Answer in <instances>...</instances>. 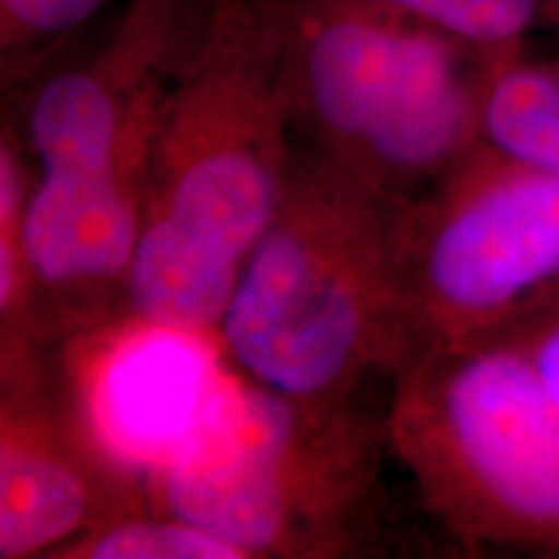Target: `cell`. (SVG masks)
Segmentation results:
<instances>
[{"label": "cell", "mask_w": 559, "mask_h": 559, "mask_svg": "<svg viewBox=\"0 0 559 559\" xmlns=\"http://www.w3.org/2000/svg\"><path fill=\"white\" fill-rule=\"evenodd\" d=\"M495 334V332H492ZM519 345L531 368L539 376L551 402L559 407V296L547 300L528 317L500 330Z\"/></svg>", "instance_id": "obj_13"}, {"label": "cell", "mask_w": 559, "mask_h": 559, "mask_svg": "<svg viewBox=\"0 0 559 559\" xmlns=\"http://www.w3.org/2000/svg\"><path fill=\"white\" fill-rule=\"evenodd\" d=\"M383 430L423 508L464 547L559 544V407L506 334L412 355Z\"/></svg>", "instance_id": "obj_5"}, {"label": "cell", "mask_w": 559, "mask_h": 559, "mask_svg": "<svg viewBox=\"0 0 559 559\" xmlns=\"http://www.w3.org/2000/svg\"><path fill=\"white\" fill-rule=\"evenodd\" d=\"M228 362L215 330L122 311L68 337V415L96 456L145 492L207 428L239 376Z\"/></svg>", "instance_id": "obj_7"}, {"label": "cell", "mask_w": 559, "mask_h": 559, "mask_svg": "<svg viewBox=\"0 0 559 559\" xmlns=\"http://www.w3.org/2000/svg\"><path fill=\"white\" fill-rule=\"evenodd\" d=\"M415 19L489 52L528 50L559 37V0H342Z\"/></svg>", "instance_id": "obj_10"}, {"label": "cell", "mask_w": 559, "mask_h": 559, "mask_svg": "<svg viewBox=\"0 0 559 559\" xmlns=\"http://www.w3.org/2000/svg\"><path fill=\"white\" fill-rule=\"evenodd\" d=\"M547 557H559V544H557V547H555V549H551V551H549V555H547Z\"/></svg>", "instance_id": "obj_14"}, {"label": "cell", "mask_w": 559, "mask_h": 559, "mask_svg": "<svg viewBox=\"0 0 559 559\" xmlns=\"http://www.w3.org/2000/svg\"><path fill=\"white\" fill-rule=\"evenodd\" d=\"M32 345L3 347L0 559H50L102 523L138 513L145 492L96 456L39 391Z\"/></svg>", "instance_id": "obj_8"}, {"label": "cell", "mask_w": 559, "mask_h": 559, "mask_svg": "<svg viewBox=\"0 0 559 559\" xmlns=\"http://www.w3.org/2000/svg\"><path fill=\"white\" fill-rule=\"evenodd\" d=\"M481 145L521 164L559 171V55H502L487 81Z\"/></svg>", "instance_id": "obj_9"}, {"label": "cell", "mask_w": 559, "mask_h": 559, "mask_svg": "<svg viewBox=\"0 0 559 559\" xmlns=\"http://www.w3.org/2000/svg\"><path fill=\"white\" fill-rule=\"evenodd\" d=\"M386 453L383 417L355 402L285 400L236 376L192 449L145 495L249 559L366 555Z\"/></svg>", "instance_id": "obj_4"}, {"label": "cell", "mask_w": 559, "mask_h": 559, "mask_svg": "<svg viewBox=\"0 0 559 559\" xmlns=\"http://www.w3.org/2000/svg\"><path fill=\"white\" fill-rule=\"evenodd\" d=\"M412 355L485 337L559 296V171L479 145L404 207Z\"/></svg>", "instance_id": "obj_6"}, {"label": "cell", "mask_w": 559, "mask_h": 559, "mask_svg": "<svg viewBox=\"0 0 559 559\" xmlns=\"http://www.w3.org/2000/svg\"><path fill=\"white\" fill-rule=\"evenodd\" d=\"M293 143L285 0H200L160 96L124 313L218 330L283 202Z\"/></svg>", "instance_id": "obj_1"}, {"label": "cell", "mask_w": 559, "mask_h": 559, "mask_svg": "<svg viewBox=\"0 0 559 559\" xmlns=\"http://www.w3.org/2000/svg\"><path fill=\"white\" fill-rule=\"evenodd\" d=\"M404 205L293 143L275 218L249 251L218 324L243 379L306 404H349L412 358Z\"/></svg>", "instance_id": "obj_2"}, {"label": "cell", "mask_w": 559, "mask_h": 559, "mask_svg": "<svg viewBox=\"0 0 559 559\" xmlns=\"http://www.w3.org/2000/svg\"><path fill=\"white\" fill-rule=\"evenodd\" d=\"M50 559H249L243 551L179 515L138 510L102 523Z\"/></svg>", "instance_id": "obj_11"}, {"label": "cell", "mask_w": 559, "mask_h": 559, "mask_svg": "<svg viewBox=\"0 0 559 559\" xmlns=\"http://www.w3.org/2000/svg\"><path fill=\"white\" fill-rule=\"evenodd\" d=\"M502 55L400 13L285 0L293 138L407 207L481 145L487 81Z\"/></svg>", "instance_id": "obj_3"}, {"label": "cell", "mask_w": 559, "mask_h": 559, "mask_svg": "<svg viewBox=\"0 0 559 559\" xmlns=\"http://www.w3.org/2000/svg\"><path fill=\"white\" fill-rule=\"evenodd\" d=\"M111 0H0V68L5 91L55 58Z\"/></svg>", "instance_id": "obj_12"}]
</instances>
